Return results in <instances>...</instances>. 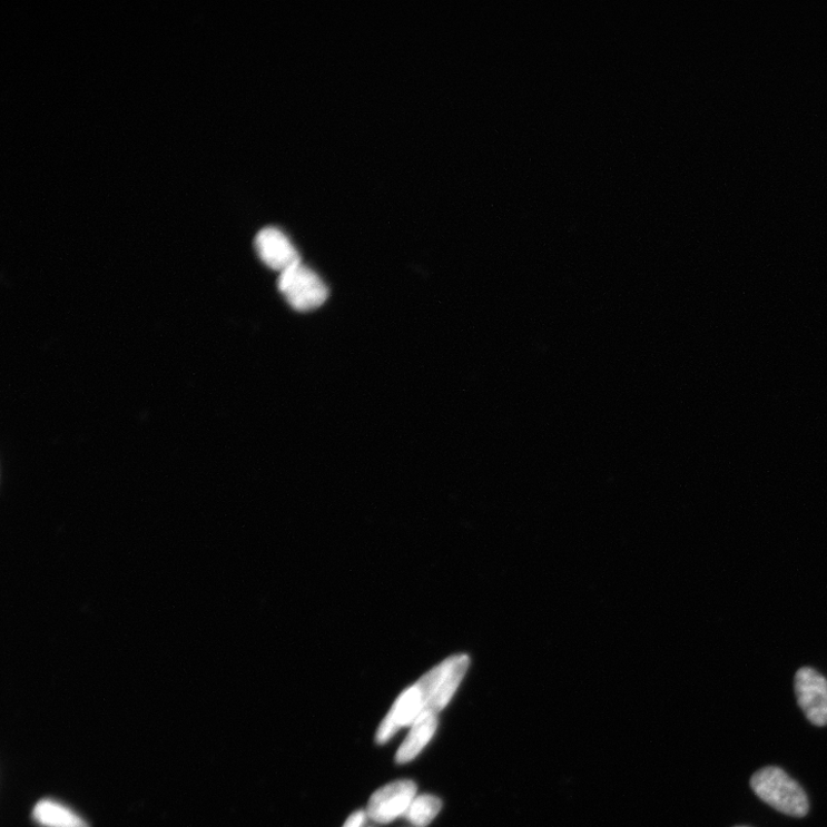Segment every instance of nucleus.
Here are the masks:
<instances>
[{
  "label": "nucleus",
  "instance_id": "nucleus-6",
  "mask_svg": "<svg viewBox=\"0 0 827 827\" xmlns=\"http://www.w3.org/2000/svg\"><path fill=\"white\" fill-rule=\"evenodd\" d=\"M258 256L266 266L280 273L302 264L296 246L277 227H266L256 237Z\"/></svg>",
  "mask_w": 827,
  "mask_h": 827
},
{
  "label": "nucleus",
  "instance_id": "nucleus-7",
  "mask_svg": "<svg viewBox=\"0 0 827 827\" xmlns=\"http://www.w3.org/2000/svg\"><path fill=\"white\" fill-rule=\"evenodd\" d=\"M439 728V715L433 712L423 713L412 726V729L397 752V762L405 765L414 760L423 748L436 734Z\"/></svg>",
  "mask_w": 827,
  "mask_h": 827
},
{
  "label": "nucleus",
  "instance_id": "nucleus-8",
  "mask_svg": "<svg viewBox=\"0 0 827 827\" xmlns=\"http://www.w3.org/2000/svg\"><path fill=\"white\" fill-rule=\"evenodd\" d=\"M32 817L43 827H89L73 810L52 800H42L36 805Z\"/></svg>",
  "mask_w": 827,
  "mask_h": 827
},
{
  "label": "nucleus",
  "instance_id": "nucleus-9",
  "mask_svg": "<svg viewBox=\"0 0 827 827\" xmlns=\"http://www.w3.org/2000/svg\"><path fill=\"white\" fill-rule=\"evenodd\" d=\"M441 799L434 796H421L413 800L405 818L416 827H425L433 821L442 810Z\"/></svg>",
  "mask_w": 827,
  "mask_h": 827
},
{
  "label": "nucleus",
  "instance_id": "nucleus-1",
  "mask_svg": "<svg viewBox=\"0 0 827 827\" xmlns=\"http://www.w3.org/2000/svg\"><path fill=\"white\" fill-rule=\"evenodd\" d=\"M470 664L469 656L456 654L427 671L394 702L376 734V741H388L425 712L439 715L452 700Z\"/></svg>",
  "mask_w": 827,
  "mask_h": 827
},
{
  "label": "nucleus",
  "instance_id": "nucleus-10",
  "mask_svg": "<svg viewBox=\"0 0 827 827\" xmlns=\"http://www.w3.org/2000/svg\"><path fill=\"white\" fill-rule=\"evenodd\" d=\"M366 814L363 810L355 811L351 815L343 827H363Z\"/></svg>",
  "mask_w": 827,
  "mask_h": 827
},
{
  "label": "nucleus",
  "instance_id": "nucleus-4",
  "mask_svg": "<svg viewBox=\"0 0 827 827\" xmlns=\"http://www.w3.org/2000/svg\"><path fill=\"white\" fill-rule=\"evenodd\" d=\"M795 689L808 721L816 727L827 726V679L815 669L805 667L796 675Z\"/></svg>",
  "mask_w": 827,
  "mask_h": 827
},
{
  "label": "nucleus",
  "instance_id": "nucleus-5",
  "mask_svg": "<svg viewBox=\"0 0 827 827\" xmlns=\"http://www.w3.org/2000/svg\"><path fill=\"white\" fill-rule=\"evenodd\" d=\"M416 790L412 780L394 781L380 788L370 800L368 816L381 824L404 816L416 798Z\"/></svg>",
  "mask_w": 827,
  "mask_h": 827
},
{
  "label": "nucleus",
  "instance_id": "nucleus-3",
  "mask_svg": "<svg viewBox=\"0 0 827 827\" xmlns=\"http://www.w3.org/2000/svg\"><path fill=\"white\" fill-rule=\"evenodd\" d=\"M278 291L297 312H311L325 304L329 289L325 282L309 267L299 264L280 273Z\"/></svg>",
  "mask_w": 827,
  "mask_h": 827
},
{
  "label": "nucleus",
  "instance_id": "nucleus-2",
  "mask_svg": "<svg viewBox=\"0 0 827 827\" xmlns=\"http://www.w3.org/2000/svg\"><path fill=\"white\" fill-rule=\"evenodd\" d=\"M754 794L776 810L795 817L809 811V801L803 787L776 767L765 768L750 779Z\"/></svg>",
  "mask_w": 827,
  "mask_h": 827
}]
</instances>
